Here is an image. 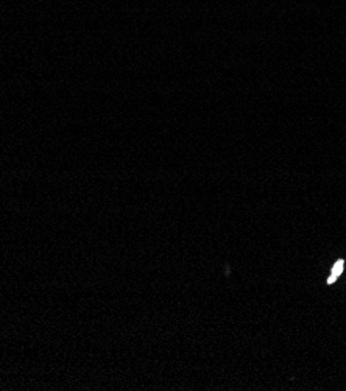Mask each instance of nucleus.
<instances>
[{"instance_id": "1", "label": "nucleus", "mask_w": 346, "mask_h": 391, "mask_svg": "<svg viewBox=\"0 0 346 391\" xmlns=\"http://www.w3.org/2000/svg\"><path fill=\"white\" fill-rule=\"evenodd\" d=\"M343 267H345V260L343 259H338L333 270H331V276L328 278V286H333V284L338 279V276L343 273Z\"/></svg>"}]
</instances>
